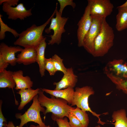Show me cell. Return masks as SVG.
Masks as SVG:
<instances>
[{
  "label": "cell",
  "mask_w": 127,
  "mask_h": 127,
  "mask_svg": "<svg viewBox=\"0 0 127 127\" xmlns=\"http://www.w3.org/2000/svg\"><path fill=\"white\" fill-rule=\"evenodd\" d=\"M44 92L40 88L38 94V101L41 105L46 108L43 113L45 115L47 113H52V118H63L67 117L70 111L75 108L72 107L68 104L66 100L56 98L51 95V98L46 96Z\"/></svg>",
  "instance_id": "obj_1"
},
{
  "label": "cell",
  "mask_w": 127,
  "mask_h": 127,
  "mask_svg": "<svg viewBox=\"0 0 127 127\" xmlns=\"http://www.w3.org/2000/svg\"><path fill=\"white\" fill-rule=\"evenodd\" d=\"M56 11L55 9L51 17L43 24L37 26L33 24L19 34V38L14 42V44L24 48L33 47L36 48L41 42L46 38L43 35V32L55 14Z\"/></svg>",
  "instance_id": "obj_2"
},
{
  "label": "cell",
  "mask_w": 127,
  "mask_h": 127,
  "mask_svg": "<svg viewBox=\"0 0 127 127\" xmlns=\"http://www.w3.org/2000/svg\"><path fill=\"white\" fill-rule=\"evenodd\" d=\"M115 35L114 31L103 18L100 31L95 39L92 56L94 57L104 56L113 46Z\"/></svg>",
  "instance_id": "obj_3"
},
{
  "label": "cell",
  "mask_w": 127,
  "mask_h": 127,
  "mask_svg": "<svg viewBox=\"0 0 127 127\" xmlns=\"http://www.w3.org/2000/svg\"><path fill=\"white\" fill-rule=\"evenodd\" d=\"M95 91L93 88L90 86L76 87L71 106H72L76 105L84 111L90 112L93 116L98 118V123L103 125L105 123L101 120L99 117L101 114H98L92 111L89 106V97L91 95H93Z\"/></svg>",
  "instance_id": "obj_4"
},
{
  "label": "cell",
  "mask_w": 127,
  "mask_h": 127,
  "mask_svg": "<svg viewBox=\"0 0 127 127\" xmlns=\"http://www.w3.org/2000/svg\"><path fill=\"white\" fill-rule=\"evenodd\" d=\"M38 97V95L34 97L32 105L24 114H16V118L20 119L21 121L20 125L16 127H23L25 124L30 122L37 123L41 127L46 126L43 122L40 114V112L44 113L45 109L41 105Z\"/></svg>",
  "instance_id": "obj_5"
},
{
  "label": "cell",
  "mask_w": 127,
  "mask_h": 127,
  "mask_svg": "<svg viewBox=\"0 0 127 127\" xmlns=\"http://www.w3.org/2000/svg\"><path fill=\"white\" fill-rule=\"evenodd\" d=\"M105 74L116 86L127 79V64L122 59L110 61L105 66Z\"/></svg>",
  "instance_id": "obj_6"
},
{
  "label": "cell",
  "mask_w": 127,
  "mask_h": 127,
  "mask_svg": "<svg viewBox=\"0 0 127 127\" xmlns=\"http://www.w3.org/2000/svg\"><path fill=\"white\" fill-rule=\"evenodd\" d=\"M57 3L55 8L56 17L52 18L49 27L45 30L47 34L49 33L51 30L54 32L53 34L50 36L51 39L48 41V44L49 45H52L55 44L59 45L61 43L62 34L66 31L64 26L68 19V17L62 16L57 10Z\"/></svg>",
  "instance_id": "obj_7"
},
{
  "label": "cell",
  "mask_w": 127,
  "mask_h": 127,
  "mask_svg": "<svg viewBox=\"0 0 127 127\" xmlns=\"http://www.w3.org/2000/svg\"><path fill=\"white\" fill-rule=\"evenodd\" d=\"M91 16V25L84 38L83 47L88 52L92 55L95 40L100 31L103 18L98 16Z\"/></svg>",
  "instance_id": "obj_8"
},
{
  "label": "cell",
  "mask_w": 127,
  "mask_h": 127,
  "mask_svg": "<svg viewBox=\"0 0 127 127\" xmlns=\"http://www.w3.org/2000/svg\"><path fill=\"white\" fill-rule=\"evenodd\" d=\"M87 1L91 16H98L106 18L113 11L114 6L109 0H88Z\"/></svg>",
  "instance_id": "obj_9"
},
{
  "label": "cell",
  "mask_w": 127,
  "mask_h": 127,
  "mask_svg": "<svg viewBox=\"0 0 127 127\" xmlns=\"http://www.w3.org/2000/svg\"><path fill=\"white\" fill-rule=\"evenodd\" d=\"M92 20L90 6L88 4L83 16L77 24L78 27L77 32L78 45L79 47H83L84 38L90 28Z\"/></svg>",
  "instance_id": "obj_10"
},
{
  "label": "cell",
  "mask_w": 127,
  "mask_h": 127,
  "mask_svg": "<svg viewBox=\"0 0 127 127\" xmlns=\"http://www.w3.org/2000/svg\"><path fill=\"white\" fill-rule=\"evenodd\" d=\"M2 4L3 11L8 15L9 19L16 20L19 19L21 20H24L32 14V8L27 10L22 3H20L14 7L10 6L6 2H4Z\"/></svg>",
  "instance_id": "obj_11"
},
{
  "label": "cell",
  "mask_w": 127,
  "mask_h": 127,
  "mask_svg": "<svg viewBox=\"0 0 127 127\" xmlns=\"http://www.w3.org/2000/svg\"><path fill=\"white\" fill-rule=\"evenodd\" d=\"M23 49L19 46H8L2 42L0 44V55L11 66H14L17 63L15 54L21 52Z\"/></svg>",
  "instance_id": "obj_12"
},
{
  "label": "cell",
  "mask_w": 127,
  "mask_h": 127,
  "mask_svg": "<svg viewBox=\"0 0 127 127\" xmlns=\"http://www.w3.org/2000/svg\"><path fill=\"white\" fill-rule=\"evenodd\" d=\"M77 81V76L74 74L72 68H67L66 73L64 74L60 80L53 83V85L56 86L54 90H59L69 87L73 88Z\"/></svg>",
  "instance_id": "obj_13"
},
{
  "label": "cell",
  "mask_w": 127,
  "mask_h": 127,
  "mask_svg": "<svg viewBox=\"0 0 127 127\" xmlns=\"http://www.w3.org/2000/svg\"><path fill=\"white\" fill-rule=\"evenodd\" d=\"M37 55L36 48L33 47L24 48L18 55L17 63L25 65L34 63L36 62Z\"/></svg>",
  "instance_id": "obj_14"
},
{
  "label": "cell",
  "mask_w": 127,
  "mask_h": 127,
  "mask_svg": "<svg viewBox=\"0 0 127 127\" xmlns=\"http://www.w3.org/2000/svg\"><path fill=\"white\" fill-rule=\"evenodd\" d=\"M12 75L16 84L14 88L16 90L30 89L33 86V82L28 76H24L21 70L13 72Z\"/></svg>",
  "instance_id": "obj_15"
},
{
  "label": "cell",
  "mask_w": 127,
  "mask_h": 127,
  "mask_svg": "<svg viewBox=\"0 0 127 127\" xmlns=\"http://www.w3.org/2000/svg\"><path fill=\"white\" fill-rule=\"evenodd\" d=\"M41 89L44 92L49 94L51 95L66 100L69 105H71L72 103L75 91L73 88L69 87L59 90H52L45 88H41Z\"/></svg>",
  "instance_id": "obj_16"
},
{
  "label": "cell",
  "mask_w": 127,
  "mask_h": 127,
  "mask_svg": "<svg viewBox=\"0 0 127 127\" xmlns=\"http://www.w3.org/2000/svg\"><path fill=\"white\" fill-rule=\"evenodd\" d=\"M40 88L33 89L32 88L19 90L17 93L19 94L21 97V102L18 109L19 110H22L24 106L33 100L34 97L38 95Z\"/></svg>",
  "instance_id": "obj_17"
},
{
  "label": "cell",
  "mask_w": 127,
  "mask_h": 127,
  "mask_svg": "<svg viewBox=\"0 0 127 127\" xmlns=\"http://www.w3.org/2000/svg\"><path fill=\"white\" fill-rule=\"evenodd\" d=\"M46 39L42 41L36 48L37 55L36 62L38 64L39 71L41 76L43 77L45 75V70L44 67V63L45 60V52L47 44Z\"/></svg>",
  "instance_id": "obj_18"
},
{
  "label": "cell",
  "mask_w": 127,
  "mask_h": 127,
  "mask_svg": "<svg viewBox=\"0 0 127 127\" xmlns=\"http://www.w3.org/2000/svg\"><path fill=\"white\" fill-rule=\"evenodd\" d=\"M13 71L5 69L0 72V88H13L16 86V84L12 76Z\"/></svg>",
  "instance_id": "obj_19"
},
{
  "label": "cell",
  "mask_w": 127,
  "mask_h": 127,
  "mask_svg": "<svg viewBox=\"0 0 127 127\" xmlns=\"http://www.w3.org/2000/svg\"><path fill=\"white\" fill-rule=\"evenodd\" d=\"M112 120L115 127H127V117L126 111L124 109L114 111L112 115Z\"/></svg>",
  "instance_id": "obj_20"
},
{
  "label": "cell",
  "mask_w": 127,
  "mask_h": 127,
  "mask_svg": "<svg viewBox=\"0 0 127 127\" xmlns=\"http://www.w3.org/2000/svg\"><path fill=\"white\" fill-rule=\"evenodd\" d=\"M116 16V29L121 31L127 28V7L119 8Z\"/></svg>",
  "instance_id": "obj_21"
},
{
  "label": "cell",
  "mask_w": 127,
  "mask_h": 127,
  "mask_svg": "<svg viewBox=\"0 0 127 127\" xmlns=\"http://www.w3.org/2000/svg\"><path fill=\"white\" fill-rule=\"evenodd\" d=\"M70 113L73 114L77 118L83 127H88L89 120L88 114L86 112L76 107L75 109L71 110Z\"/></svg>",
  "instance_id": "obj_22"
},
{
  "label": "cell",
  "mask_w": 127,
  "mask_h": 127,
  "mask_svg": "<svg viewBox=\"0 0 127 127\" xmlns=\"http://www.w3.org/2000/svg\"><path fill=\"white\" fill-rule=\"evenodd\" d=\"M2 16L0 14V40L4 39L5 36V32H8L12 33L14 36L16 38L19 37V34L15 30L9 27L7 24H5L3 21L2 17Z\"/></svg>",
  "instance_id": "obj_23"
},
{
  "label": "cell",
  "mask_w": 127,
  "mask_h": 127,
  "mask_svg": "<svg viewBox=\"0 0 127 127\" xmlns=\"http://www.w3.org/2000/svg\"><path fill=\"white\" fill-rule=\"evenodd\" d=\"M57 71H60L64 74L66 73L67 69L64 66L63 63V59L55 54L51 58Z\"/></svg>",
  "instance_id": "obj_24"
},
{
  "label": "cell",
  "mask_w": 127,
  "mask_h": 127,
  "mask_svg": "<svg viewBox=\"0 0 127 127\" xmlns=\"http://www.w3.org/2000/svg\"><path fill=\"white\" fill-rule=\"evenodd\" d=\"M44 67L45 70L47 71L50 75L51 76L54 75L57 71L52 58L48 59L45 58Z\"/></svg>",
  "instance_id": "obj_25"
},
{
  "label": "cell",
  "mask_w": 127,
  "mask_h": 127,
  "mask_svg": "<svg viewBox=\"0 0 127 127\" xmlns=\"http://www.w3.org/2000/svg\"><path fill=\"white\" fill-rule=\"evenodd\" d=\"M67 117L69 119V123L71 127H83L80 121L72 113H69Z\"/></svg>",
  "instance_id": "obj_26"
},
{
  "label": "cell",
  "mask_w": 127,
  "mask_h": 127,
  "mask_svg": "<svg viewBox=\"0 0 127 127\" xmlns=\"http://www.w3.org/2000/svg\"><path fill=\"white\" fill-rule=\"evenodd\" d=\"M60 6L58 11L62 16L63 11L64 8L67 6H71L74 9L76 7V4L72 0H58Z\"/></svg>",
  "instance_id": "obj_27"
},
{
  "label": "cell",
  "mask_w": 127,
  "mask_h": 127,
  "mask_svg": "<svg viewBox=\"0 0 127 127\" xmlns=\"http://www.w3.org/2000/svg\"><path fill=\"white\" fill-rule=\"evenodd\" d=\"M52 119L56 121L59 127H71L68 119L66 117L63 118H55Z\"/></svg>",
  "instance_id": "obj_28"
},
{
  "label": "cell",
  "mask_w": 127,
  "mask_h": 127,
  "mask_svg": "<svg viewBox=\"0 0 127 127\" xmlns=\"http://www.w3.org/2000/svg\"><path fill=\"white\" fill-rule=\"evenodd\" d=\"M116 86L117 89L122 91L127 95V79L123 80L119 84Z\"/></svg>",
  "instance_id": "obj_29"
},
{
  "label": "cell",
  "mask_w": 127,
  "mask_h": 127,
  "mask_svg": "<svg viewBox=\"0 0 127 127\" xmlns=\"http://www.w3.org/2000/svg\"><path fill=\"white\" fill-rule=\"evenodd\" d=\"M3 102L1 100L0 101V127H5L6 124H4V122L6 123V121L4 117L2 111V106Z\"/></svg>",
  "instance_id": "obj_30"
},
{
  "label": "cell",
  "mask_w": 127,
  "mask_h": 127,
  "mask_svg": "<svg viewBox=\"0 0 127 127\" xmlns=\"http://www.w3.org/2000/svg\"><path fill=\"white\" fill-rule=\"evenodd\" d=\"M9 64L0 55V72L6 69Z\"/></svg>",
  "instance_id": "obj_31"
},
{
  "label": "cell",
  "mask_w": 127,
  "mask_h": 127,
  "mask_svg": "<svg viewBox=\"0 0 127 127\" xmlns=\"http://www.w3.org/2000/svg\"><path fill=\"white\" fill-rule=\"evenodd\" d=\"M18 0H0V5H1L4 2H6L10 6H15L18 4Z\"/></svg>",
  "instance_id": "obj_32"
},
{
  "label": "cell",
  "mask_w": 127,
  "mask_h": 127,
  "mask_svg": "<svg viewBox=\"0 0 127 127\" xmlns=\"http://www.w3.org/2000/svg\"><path fill=\"white\" fill-rule=\"evenodd\" d=\"M5 127H15L12 122L10 121L7 124Z\"/></svg>",
  "instance_id": "obj_33"
},
{
  "label": "cell",
  "mask_w": 127,
  "mask_h": 127,
  "mask_svg": "<svg viewBox=\"0 0 127 127\" xmlns=\"http://www.w3.org/2000/svg\"><path fill=\"white\" fill-rule=\"evenodd\" d=\"M127 7V0L123 4L121 5L118 6L117 8H122Z\"/></svg>",
  "instance_id": "obj_34"
},
{
  "label": "cell",
  "mask_w": 127,
  "mask_h": 127,
  "mask_svg": "<svg viewBox=\"0 0 127 127\" xmlns=\"http://www.w3.org/2000/svg\"><path fill=\"white\" fill-rule=\"evenodd\" d=\"M41 127L39 125H31L29 127ZM45 127H51L49 125L46 126Z\"/></svg>",
  "instance_id": "obj_35"
},
{
  "label": "cell",
  "mask_w": 127,
  "mask_h": 127,
  "mask_svg": "<svg viewBox=\"0 0 127 127\" xmlns=\"http://www.w3.org/2000/svg\"><path fill=\"white\" fill-rule=\"evenodd\" d=\"M95 127H102L99 124L96 126Z\"/></svg>",
  "instance_id": "obj_36"
}]
</instances>
